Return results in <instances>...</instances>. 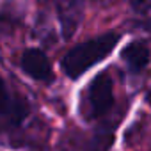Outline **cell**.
<instances>
[{
	"instance_id": "1",
	"label": "cell",
	"mask_w": 151,
	"mask_h": 151,
	"mask_svg": "<svg viewBox=\"0 0 151 151\" xmlns=\"http://www.w3.org/2000/svg\"><path fill=\"white\" fill-rule=\"evenodd\" d=\"M119 41V34L116 32H109L103 34L100 37L89 39L78 46L71 48L64 57H62V69L68 77L77 78L82 73H86L91 66H94L96 62H100L101 59H105L114 46Z\"/></svg>"
},
{
	"instance_id": "3",
	"label": "cell",
	"mask_w": 151,
	"mask_h": 151,
	"mask_svg": "<svg viewBox=\"0 0 151 151\" xmlns=\"http://www.w3.org/2000/svg\"><path fill=\"white\" fill-rule=\"evenodd\" d=\"M22 68L25 69V73H29L32 78L36 80H50L52 78V66L50 60L46 59V55L39 50H27L22 55Z\"/></svg>"
},
{
	"instance_id": "5",
	"label": "cell",
	"mask_w": 151,
	"mask_h": 151,
	"mask_svg": "<svg viewBox=\"0 0 151 151\" xmlns=\"http://www.w3.org/2000/svg\"><path fill=\"white\" fill-rule=\"evenodd\" d=\"M114 139V130L112 126L105 124L101 128H98L93 135V139L89 140V151H109L110 144Z\"/></svg>"
},
{
	"instance_id": "6",
	"label": "cell",
	"mask_w": 151,
	"mask_h": 151,
	"mask_svg": "<svg viewBox=\"0 0 151 151\" xmlns=\"http://www.w3.org/2000/svg\"><path fill=\"white\" fill-rule=\"evenodd\" d=\"M11 107V101H9V94H7V89L4 86V82L0 80V114H6Z\"/></svg>"
},
{
	"instance_id": "4",
	"label": "cell",
	"mask_w": 151,
	"mask_h": 151,
	"mask_svg": "<svg viewBox=\"0 0 151 151\" xmlns=\"http://www.w3.org/2000/svg\"><path fill=\"white\" fill-rule=\"evenodd\" d=\"M123 57H124L126 64L130 66V69L139 73L149 62V50H147V46L144 43H132V45H128L124 48Z\"/></svg>"
},
{
	"instance_id": "7",
	"label": "cell",
	"mask_w": 151,
	"mask_h": 151,
	"mask_svg": "<svg viewBox=\"0 0 151 151\" xmlns=\"http://www.w3.org/2000/svg\"><path fill=\"white\" fill-rule=\"evenodd\" d=\"M133 7L137 11H140V7H142V11L146 13L147 11V0H133Z\"/></svg>"
},
{
	"instance_id": "2",
	"label": "cell",
	"mask_w": 151,
	"mask_h": 151,
	"mask_svg": "<svg viewBox=\"0 0 151 151\" xmlns=\"http://www.w3.org/2000/svg\"><path fill=\"white\" fill-rule=\"evenodd\" d=\"M112 80L107 71L100 73L89 87V116L100 117L112 107Z\"/></svg>"
}]
</instances>
